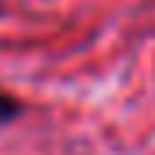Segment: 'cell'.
Instances as JSON below:
<instances>
[{
    "label": "cell",
    "instance_id": "obj_1",
    "mask_svg": "<svg viewBox=\"0 0 155 155\" xmlns=\"http://www.w3.org/2000/svg\"><path fill=\"white\" fill-rule=\"evenodd\" d=\"M22 112V105H18V97H11L7 90H0V126L4 123H11V119Z\"/></svg>",
    "mask_w": 155,
    "mask_h": 155
}]
</instances>
